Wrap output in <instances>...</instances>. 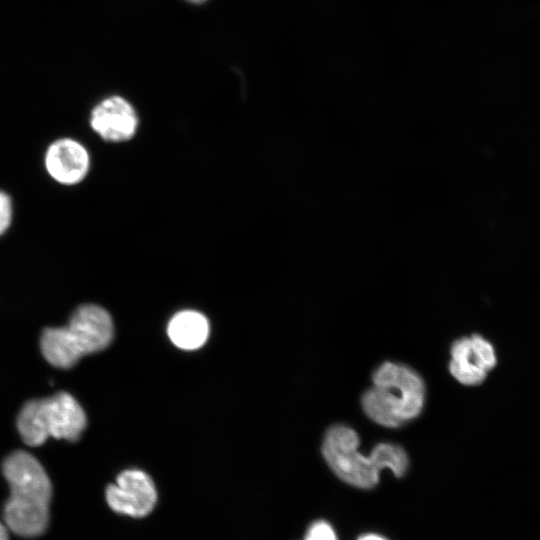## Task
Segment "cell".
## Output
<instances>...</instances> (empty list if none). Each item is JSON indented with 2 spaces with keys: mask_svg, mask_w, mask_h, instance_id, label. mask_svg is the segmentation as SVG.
<instances>
[{
  "mask_svg": "<svg viewBox=\"0 0 540 540\" xmlns=\"http://www.w3.org/2000/svg\"><path fill=\"white\" fill-rule=\"evenodd\" d=\"M3 474L10 487L4 507V522L21 537H37L47 528L52 496L50 479L41 463L22 450L3 462Z\"/></svg>",
  "mask_w": 540,
  "mask_h": 540,
  "instance_id": "1",
  "label": "cell"
},
{
  "mask_svg": "<svg viewBox=\"0 0 540 540\" xmlns=\"http://www.w3.org/2000/svg\"><path fill=\"white\" fill-rule=\"evenodd\" d=\"M356 431L345 425L331 426L323 438L322 454L330 469L345 483L370 489L377 485L380 471L388 468L396 477H402L409 460L405 450L397 444H377L369 456L359 453Z\"/></svg>",
  "mask_w": 540,
  "mask_h": 540,
  "instance_id": "2",
  "label": "cell"
},
{
  "mask_svg": "<svg viewBox=\"0 0 540 540\" xmlns=\"http://www.w3.org/2000/svg\"><path fill=\"white\" fill-rule=\"evenodd\" d=\"M372 381L361 404L373 422L397 428L419 416L424 406L425 384L414 369L387 361L375 370Z\"/></svg>",
  "mask_w": 540,
  "mask_h": 540,
  "instance_id": "3",
  "label": "cell"
},
{
  "mask_svg": "<svg viewBox=\"0 0 540 540\" xmlns=\"http://www.w3.org/2000/svg\"><path fill=\"white\" fill-rule=\"evenodd\" d=\"M110 314L96 304L79 306L67 325L45 328L40 339L44 358L57 368L67 369L88 354L105 349L113 338Z\"/></svg>",
  "mask_w": 540,
  "mask_h": 540,
  "instance_id": "4",
  "label": "cell"
},
{
  "mask_svg": "<svg viewBox=\"0 0 540 540\" xmlns=\"http://www.w3.org/2000/svg\"><path fill=\"white\" fill-rule=\"evenodd\" d=\"M86 424L82 406L67 392L28 401L17 419L20 436L29 446H40L49 437L75 441Z\"/></svg>",
  "mask_w": 540,
  "mask_h": 540,
  "instance_id": "5",
  "label": "cell"
},
{
  "mask_svg": "<svg viewBox=\"0 0 540 540\" xmlns=\"http://www.w3.org/2000/svg\"><path fill=\"white\" fill-rule=\"evenodd\" d=\"M106 501L119 514L141 518L154 509L157 491L147 473L128 469L117 476L116 483L106 488Z\"/></svg>",
  "mask_w": 540,
  "mask_h": 540,
  "instance_id": "6",
  "label": "cell"
},
{
  "mask_svg": "<svg viewBox=\"0 0 540 540\" xmlns=\"http://www.w3.org/2000/svg\"><path fill=\"white\" fill-rule=\"evenodd\" d=\"M449 371L461 384L478 385L487 372L496 365L493 346L478 334L462 337L453 342Z\"/></svg>",
  "mask_w": 540,
  "mask_h": 540,
  "instance_id": "7",
  "label": "cell"
},
{
  "mask_svg": "<svg viewBox=\"0 0 540 540\" xmlns=\"http://www.w3.org/2000/svg\"><path fill=\"white\" fill-rule=\"evenodd\" d=\"M90 125L105 141L123 142L135 135L138 117L135 109L126 99L110 96L93 108Z\"/></svg>",
  "mask_w": 540,
  "mask_h": 540,
  "instance_id": "8",
  "label": "cell"
},
{
  "mask_svg": "<svg viewBox=\"0 0 540 540\" xmlns=\"http://www.w3.org/2000/svg\"><path fill=\"white\" fill-rule=\"evenodd\" d=\"M44 162L49 175L64 185L81 182L90 167L88 151L81 143L71 138H61L50 144Z\"/></svg>",
  "mask_w": 540,
  "mask_h": 540,
  "instance_id": "9",
  "label": "cell"
},
{
  "mask_svg": "<svg viewBox=\"0 0 540 540\" xmlns=\"http://www.w3.org/2000/svg\"><path fill=\"white\" fill-rule=\"evenodd\" d=\"M209 330L208 319L194 310L176 313L167 327L172 343L184 350H195L203 346L208 339Z\"/></svg>",
  "mask_w": 540,
  "mask_h": 540,
  "instance_id": "10",
  "label": "cell"
},
{
  "mask_svg": "<svg viewBox=\"0 0 540 540\" xmlns=\"http://www.w3.org/2000/svg\"><path fill=\"white\" fill-rule=\"evenodd\" d=\"M304 540H337L334 528L324 520L315 521L306 531Z\"/></svg>",
  "mask_w": 540,
  "mask_h": 540,
  "instance_id": "11",
  "label": "cell"
},
{
  "mask_svg": "<svg viewBox=\"0 0 540 540\" xmlns=\"http://www.w3.org/2000/svg\"><path fill=\"white\" fill-rule=\"evenodd\" d=\"M13 215L12 200L4 191H0V236L9 228Z\"/></svg>",
  "mask_w": 540,
  "mask_h": 540,
  "instance_id": "12",
  "label": "cell"
},
{
  "mask_svg": "<svg viewBox=\"0 0 540 540\" xmlns=\"http://www.w3.org/2000/svg\"><path fill=\"white\" fill-rule=\"evenodd\" d=\"M357 540H387V539L376 533H366L359 536Z\"/></svg>",
  "mask_w": 540,
  "mask_h": 540,
  "instance_id": "13",
  "label": "cell"
},
{
  "mask_svg": "<svg viewBox=\"0 0 540 540\" xmlns=\"http://www.w3.org/2000/svg\"><path fill=\"white\" fill-rule=\"evenodd\" d=\"M0 540H9L7 526L0 522Z\"/></svg>",
  "mask_w": 540,
  "mask_h": 540,
  "instance_id": "14",
  "label": "cell"
},
{
  "mask_svg": "<svg viewBox=\"0 0 540 540\" xmlns=\"http://www.w3.org/2000/svg\"><path fill=\"white\" fill-rule=\"evenodd\" d=\"M186 1L194 3V4H200V3L205 2L206 0H186Z\"/></svg>",
  "mask_w": 540,
  "mask_h": 540,
  "instance_id": "15",
  "label": "cell"
}]
</instances>
